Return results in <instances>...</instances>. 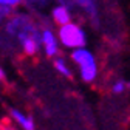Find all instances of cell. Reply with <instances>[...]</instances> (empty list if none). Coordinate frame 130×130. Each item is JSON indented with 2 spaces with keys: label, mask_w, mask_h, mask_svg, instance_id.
Here are the masks:
<instances>
[{
  "label": "cell",
  "mask_w": 130,
  "mask_h": 130,
  "mask_svg": "<svg viewBox=\"0 0 130 130\" xmlns=\"http://www.w3.org/2000/svg\"><path fill=\"white\" fill-rule=\"evenodd\" d=\"M127 90H130V82H127L124 79H118L111 84V93L113 94H122Z\"/></svg>",
  "instance_id": "ba28073f"
},
{
  "label": "cell",
  "mask_w": 130,
  "mask_h": 130,
  "mask_svg": "<svg viewBox=\"0 0 130 130\" xmlns=\"http://www.w3.org/2000/svg\"><path fill=\"white\" fill-rule=\"evenodd\" d=\"M3 77H5V71H3V68H2V67H0V80H2Z\"/></svg>",
  "instance_id": "4fadbf2b"
},
{
  "label": "cell",
  "mask_w": 130,
  "mask_h": 130,
  "mask_svg": "<svg viewBox=\"0 0 130 130\" xmlns=\"http://www.w3.org/2000/svg\"><path fill=\"white\" fill-rule=\"evenodd\" d=\"M22 2H23V0H0V5H3V6H11V8H15V6H19Z\"/></svg>",
  "instance_id": "30bf717a"
},
{
  "label": "cell",
  "mask_w": 130,
  "mask_h": 130,
  "mask_svg": "<svg viewBox=\"0 0 130 130\" xmlns=\"http://www.w3.org/2000/svg\"><path fill=\"white\" fill-rule=\"evenodd\" d=\"M40 40H42L45 54L50 59L56 57L59 54V39L56 37V34L53 32L51 28H43V31L40 32Z\"/></svg>",
  "instance_id": "3957f363"
},
{
  "label": "cell",
  "mask_w": 130,
  "mask_h": 130,
  "mask_svg": "<svg viewBox=\"0 0 130 130\" xmlns=\"http://www.w3.org/2000/svg\"><path fill=\"white\" fill-rule=\"evenodd\" d=\"M0 130H15V128H14L9 122H3L2 125H0Z\"/></svg>",
  "instance_id": "8fae6325"
},
{
  "label": "cell",
  "mask_w": 130,
  "mask_h": 130,
  "mask_svg": "<svg viewBox=\"0 0 130 130\" xmlns=\"http://www.w3.org/2000/svg\"><path fill=\"white\" fill-rule=\"evenodd\" d=\"M71 60L79 67V73L84 82L91 84L98 77V63L93 53L87 48H74L71 51Z\"/></svg>",
  "instance_id": "6da1fadb"
},
{
  "label": "cell",
  "mask_w": 130,
  "mask_h": 130,
  "mask_svg": "<svg viewBox=\"0 0 130 130\" xmlns=\"http://www.w3.org/2000/svg\"><path fill=\"white\" fill-rule=\"evenodd\" d=\"M59 3H62V5H68L70 8H71V3H70V0H57Z\"/></svg>",
  "instance_id": "7c38bea8"
},
{
  "label": "cell",
  "mask_w": 130,
  "mask_h": 130,
  "mask_svg": "<svg viewBox=\"0 0 130 130\" xmlns=\"http://www.w3.org/2000/svg\"><path fill=\"white\" fill-rule=\"evenodd\" d=\"M57 39L62 43V46L70 48V50L82 48L87 45V34H85L84 28L74 22L60 25L57 29Z\"/></svg>",
  "instance_id": "7a4b0ae2"
},
{
  "label": "cell",
  "mask_w": 130,
  "mask_h": 130,
  "mask_svg": "<svg viewBox=\"0 0 130 130\" xmlns=\"http://www.w3.org/2000/svg\"><path fill=\"white\" fill-rule=\"evenodd\" d=\"M51 19L54 20V23H57L59 26L60 25H65L71 22V11H70V6L68 5H56L51 11Z\"/></svg>",
  "instance_id": "5b68a950"
},
{
  "label": "cell",
  "mask_w": 130,
  "mask_h": 130,
  "mask_svg": "<svg viewBox=\"0 0 130 130\" xmlns=\"http://www.w3.org/2000/svg\"><path fill=\"white\" fill-rule=\"evenodd\" d=\"M54 68L57 70L59 74H62V76H65V77H71V76H73L70 67L67 65L65 59H62V57H56V59H54Z\"/></svg>",
  "instance_id": "52a82bcc"
},
{
  "label": "cell",
  "mask_w": 130,
  "mask_h": 130,
  "mask_svg": "<svg viewBox=\"0 0 130 130\" xmlns=\"http://www.w3.org/2000/svg\"><path fill=\"white\" fill-rule=\"evenodd\" d=\"M70 3H71V6H73V5L79 6L94 23L98 22V19H99V14H98L96 0H70Z\"/></svg>",
  "instance_id": "277c9868"
},
{
  "label": "cell",
  "mask_w": 130,
  "mask_h": 130,
  "mask_svg": "<svg viewBox=\"0 0 130 130\" xmlns=\"http://www.w3.org/2000/svg\"><path fill=\"white\" fill-rule=\"evenodd\" d=\"M12 14H14V9H12L11 6H3V5H0V23H2V22H6Z\"/></svg>",
  "instance_id": "9c48e42d"
},
{
  "label": "cell",
  "mask_w": 130,
  "mask_h": 130,
  "mask_svg": "<svg viewBox=\"0 0 130 130\" xmlns=\"http://www.w3.org/2000/svg\"><path fill=\"white\" fill-rule=\"evenodd\" d=\"M9 115H11L12 121H15V122H17L23 130H36L32 118L28 116V115H25V113H22L20 110H17V108H11Z\"/></svg>",
  "instance_id": "8992f818"
}]
</instances>
